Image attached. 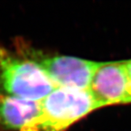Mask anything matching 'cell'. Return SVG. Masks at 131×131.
I'll return each instance as SVG.
<instances>
[{
	"instance_id": "obj_4",
	"label": "cell",
	"mask_w": 131,
	"mask_h": 131,
	"mask_svg": "<svg viewBox=\"0 0 131 131\" xmlns=\"http://www.w3.org/2000/svg\"><path fill=\"white\" fill-rule=\"evenodd\" d=\"M89 90L101 107L131 103L123 61L101 62Z\"/></svg>"
},
{
	"instance_id": "obj_5",
	"label": "cell",
	"mask_w": 131,
	"mask_h": 131,
	"mask_svg": "<svg viewBox=\"0 0 131 131\" xmlns=\"http://www.w3.org/2000/svg\"><path fill=\"white\" fill-rule=\"evenodd\" d=\"M40 101H31L0 93V129L21 130L38 114Z\"/></svg>"
},
{
	"instance_id": "obj_3",
	"label": "cell",
	"mask_w": 131,
	"mask_h": 131,
	"mask_svg": "<svg viewBox=\"0 0 131 131\" xmlns=\"http://www.w3.org/2000/svg\"><path fill=\"white\" fill-rule=\"evenodd\" d=\"M16 53L34 62L57 88L89 89L101 62L47 54L22 39L15 40Z\"/></svg>"
},
{
	"instance_id": "obj_6",
	"label": "cell",
	"mask_w": 131,
	"mask_h": 131,
	"mask_svg": "<svg viewBox=\"0 0 131 131\" xmlns=\"http://www.w3.org/2000/svg\"><path fill=\"white\" fill-rule=\"evenodd\" d=\"M124 63V67L126 70V76L129 81V96L131 98V59L125 60L123 61Z\"/></svg>"
},
{
	"instance_id": "obj_2",
	"label": "cell",
	"mask_w": 131,
	"mask_h": 131,
	"mask_svg": "<svg viewBox=\"0 0 131 131\" xmlns=\"http://www.w3.org/2000/svg\"><path fill=\"white\" fill-rule=\"evenodd\" d=\"M56 88L38 66L0 44V93L40 102Z\"/></svg>"
},
{
	"instance_id": "obj_1",
	"label": "cell",
	"mask_w": 131,
	"mask_h": 131,
	"mask_svg": "<svg viewBox=\"0 0 131 131\" xmlns=\"http://www.w3.org/2000/svg\"><path fill=\"white\" fill-rule=\"evenodd\" d=\"M100 107L89 89L56 88L40 101L38 114L20 131H67Z\"/></svg>"
}]
</instances>
